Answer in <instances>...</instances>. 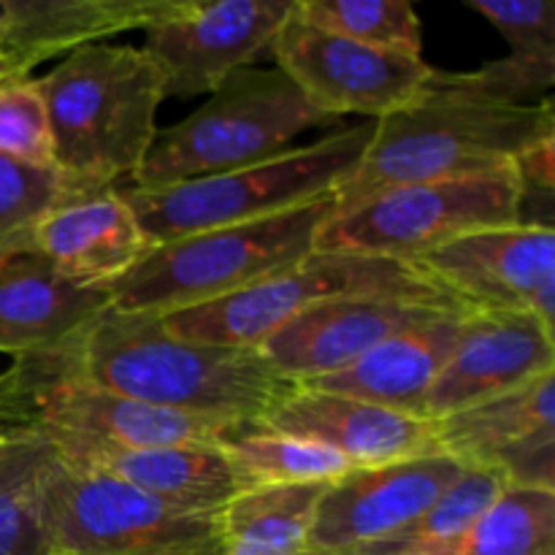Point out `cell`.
Returning <instances> with one entry per match:
<instances>
[{"label": "cell", "mask_w": 555, "mask_h": 555, "mask_svg": "<svg viewBox=\"0 0 555 555\" xmlns=\"http://www.w3.org/2000/svg\"><path fill=\"white\" fill-rule=\"evenodd\" d=\"M54 168L90 188L133 179L157 135L163 74L141 47L87 43L47 76Z\"/></svg>", "instance_id": "obj_3"}, {"label": "cell", "mask_w": 555, "mask_h": 555, "mask_svg": "<svg viewBox=\"0 0 555 555\" xmlns=\"http://www.w3.org/2000/svg\"><path fill=\"white\" fill-rule=\"evenodd\" d=\"M551 133V98L507 106L426 87L415 103L374 122L366 155L336 190V215L385 190L502 171L515 166L526 146Z\"/></svg>", "instance_id": "obj_2"}, {"label": "cell", "mask_w": 555, "mask_h": 555, "mask_svg": "<svg viewBox=\"0 0 555 555\" xmlns=\"http://www.w3.org/2000/svg\"><path fill=\"white\" fill-rule=\"evenodd\" d=\"M0 20H3V0H0Z\"/></svg>", "instance_id": "obj_35"}, {"label": "cell", "mask_w": 555, "mask_h": 555, "mask_svg": "<svg viewBox=\"0 0 555 555\" xmlns=\"http://www.w3.org/2000/svg\"><path fill=\"white\" fill-rule=\"evenodd\" d=\"M222 453L242 477L244 488L304 486V482H334L352 469L341 455L323 444L304 442L285 434L266 431L255 423L242 426L220 442Z\"/></svg>", "instance_id": "obj_26"}, {"label": "cell", "mask_w": 555, "mask_h": 555, "mask_svg": "<svg viewBox=\"0 0 555 555\" xmlns=\"http://www.w3.org/2000/svg\"><path fill=\"white\" fill-rule=\"evenodd\" d=\"M57 455L81 469L117 477L184 513L217 515L238 493L247 491L228 455L215 442L146 450L76 448L57 450Z\"/></svg>", "instance_id": "obj_21"}, {"label": "cell", "mask_w": 555, "mask_h": 555, "mask_svg": "<svg viewBox=\"0 0 555 555\" xmlns=\"http://www.w3.org/2000/svg\"><path fill=\"white\" fill-rule=\"evenodd\" d=\"M298 555H372L366 551H304Z\"/></svg>", "instance_id": "obj_34"}, {"label": "cell", "mask_w": 555, "mask_h": 555, "mask_svg": "<svg viewBox=\"0 0 555 555\" xmlns=\"http://www.w3.org/2000/svg\"><path fill=\"white\" fill-rule=\"evenodd\" d=\"M52 455L54 444L43 431L0 455V555H52L38 507Z\"/></svg>", "instance_id": "obj_28"}, {"label": "cell", "mask_w": 555, "mask_h": 555, "mask_svg": "<svg viewBox=\"0 0 555 555\" xmlns=\"http://www.w3.org/2000/svg\"><path fill=\"white\" fill-rule=\"evenodd\" d=\"M469 312L448 314V318L393 336L341 372L325 374V377L309 379L301 385L423 417L428 390L434 388L444 363L453 356L461 323Z\"/></svg>", "instance_id": "obj_22"}, {"label": "cell", "mask_w": 555, "mask_h": 555, "mask_svg": "<svg viewBox=\"0 0 555 555\" xmlns=\"http://www.w3.org/2000/svg\"><path fill=\"white\" fill-rule=\"evenodd\" d=\"M74 377L160 410L255 423L296 383L271 369L258 347L177 339L160 314L108 307L57 347Z\"/></svg>", "instance_id": "obj_1"}, {"label": "cell", "mask_w": 555, "mask_h": 555, "mask_svg": "<svg viewBox=\"0 0 555 555\" xmlns=\"http://www.w3.org/2000/svg\"><path fill=\"white\" fill-rule=\"evenodd\" d=\"M518 168L385 190L318 233L314 253H350L417 263L466 233L520 222Z\"/></svg>", "instance_id": "obj_9"}, {"label": "cell", "mask_w": 555, "mask_h": 555, "mask_svg": "<svg viewBox=\"0 0 555 555\" xmlns=\"http://www.w3.org/2000/svg\"><path fill=\"white\" fill-rule=\"evenodd\" d=\"M455 298L415 263L350 253H312L293 269L258 282L236 296L160 314L177 339L220 347H258L293 318L339 298Z\"/></svg>", "instance_id": "obj_8"}, {"label": "cell", "mask_w": 555, "mask_h": 555, "mask_svg": "<svg viewBox=\"0 0 555 555\" xmlns=\"http://www.w3.org/2000/svg\"><path fill=\"white\" fill-rule=\"evenodd\" d=\"M296 0H173L144 27V52L163 74L166 98L215 92L274 43Z\"/></svg>", "instance_id": "obj_12"}, {"label": "cell", "mask_w": 555, "mask_h": 555, "mask_svg": "<svg viewBox=\"0 0 555 555\" xmlns=\"http://www.w3.org/2000/svg\"><path fill=\"white\" fill-rule=\"evenodd\" d=\"M417 269L472 309H520L553 328L555 231L515 222L466 233Z\"/></svg>", "instance_id": "obj_14"}, {"label": "cell", "mask_w": 555, "mask_h": 555, "mask_svg": "<svg viewBox=\"0 0 555 555\" xmlns=\"http://www.w3.org/2000/svg\"><path fill=\"white\" fill-rule=\"evenodd\" d=\"M90 184L65 177L57 168H36L0 155V271L27 258L38 222Z\"/></svg>", "instance_id": "obj_27"}, {"label": "cell", "mask_w": 555, "mask_h": 555, "mask_svg": "<svg viewBox=\"0 0 555 555\" xmlns=\"http://www.w3.org/2000/svg\"><path fill=\"white\" fill-rule=\"evenodd\" d=\"M269 54L318 112L339 122L345 114L377 122L401 112L423 95L434 70L423 57L379 52L323 30L304 20L296 5L282 22Z\"/></svg>", "instance_id": "obj_10"}, {"label": "cell", "mask_w": 555, "mask_h": 555, "mask_svg": "<svg viewBox=\"0 0 555 555\" xmlns=\"http://www.w3.org/2000/svg\"><path fill=\"white\" fill-rule=\"evenodd\" d=\"M507 491V482L499 472L480 469V466H466L459 480L421 515L412 526L374 547H361L372 555H396L410 547L434 545V542L450 540L469 529L488 507L496 504V499Z\"/></svg>", "instance_id": "obj_30"}, {"label": "cell", "mask_w": 555, "mask_h": 555, "mask_svg": "<svg viewBox=\"0 0 555 555\" xmlns=\"http://www.w3.org/2000/svg\"><path fill=\"white\" fill-rule=\"evenodd\" d=\"M469 309L459 298H339L293 318L266 336L258 352L280 377L301 385L341 372L393 336Z\"/></svg>", "instance_id": "obj_13"}, {"label": "cell", "mask_w": 555, "mask_h": 555, "mask_svg": "<svg viewBox=\"0 0 555 555\" xmlns=\"http://www.w3.org/2000/svg\"><path fill=\"white\" fill-rule=\"evenodd\" d=\"M312 25L379 52L423 57L421 20L410 0H296Z\"/></svg>", "instance_id": "obj_29"}, {"label": "cell", "mask_w": 555, "mask_h": 555, "mask_svg": "<svg viewBox=\"0 0 555 555\" xmlns=\"http://www.w3.org/2000/svg\"><path fill=\"white\" fill-rule=\"evenodd\" d=\"M334 215L336 198L331 195L258 222L155 244L128 274L106 287L112 307L171 314L236 296L307 260L320 228Z\"/></svg>", "instance_id": "obj_5"}, {"label": "cell", "mask_w": 555, "mask_h": 555, "mask_svg": "<svg viewBox=\"0 0 555 555\" xmlns=\"http://www.w3.org/2000/svg\"><path fill=\"white\" fill-rule=\"evenodd\" d=\"M331 482L266 486L238 493L222 509V555H298Z\"/></svg>", "instance_id": "obj_24"}, {"label": "cell", "mask_w": 555, "mask_h": 555, "mask_svg": "<svg viewBox=\"0 0 555 555\" xmlns=\"http://www.w3.org/2000/svg\"><path fill=\"white\" fill-rule=\"evenodd\" d=\"M173 0H3L0 76L30 74L54 54L144 30Z\"/></svg>", "instance_id": "obj_20"}, {"label": "cell", "mask_w": 555, "mask_h": 555, "mask_svg": "<svg viewBox=\"0 0 555 555\" xmlns=\"http://www.w3.org/2000/svg\"><path fill=\"white\" fill-rule=\"evenodd\" d=\"M336 122L339 119L318 112L276 65H247L233 70L198 112L157 130L130 182L160 188L236 171L287 152L304 130Z\"/></svg>", "instance_id": "obj_6"}, {"label": "cell", "mask_w": 555, "mask_h": 555, "mask_svg": "<svg viewBox=\"0 0 555 555\" xmlns=\"http://www.w3.org/2000/svg\"><path fill=\"white\" fill-rule=\"evenodd\" d=\"M108 307L106 287H81L33 258L14 260L0 271V352L16 361L57 350Z\"/></svg>", "instance_id": "obj_23"}, {"label": "cell", "mask_w": 555, "mask_h": 555, "mask_svg": "<svg viewBox=\"0 0 555 555\" xmlns=\"http://www.w3.org/2000/svg\"><path fill=\"white\" fill-rule=\"evenodd\" d=\"M464 469V464L439 450L383 466H352L320 499L309 531V551H361L393 540Z\"/></svg>", "instance_id": "obj_15"}, {"label": "cell", "mask_w": 555, "mask_h": 555, "mask_svg": "<svg viewBox=\"0 0 555 555\" xmlns=\"http://www.w3.org/2000/svg\"><path fill=\"white\" fill-rule=\"evenodd\" d=\"M0 155L25 166L54 168L47 101L33 74L0 76Z\"/></svg>", "instance_id": "obj_31"}, {"label": "cell", "mask_w": 555, "mask_h": 555, "mask_svg": "<svg viewBox=\"0 0 555 555\" xmlns=\"http://www.w3.org/2000/svg\"><path fill=\"white\" fill-rule=\"evenodd\" d=\"M49 551L57 555H222L220 515L184 513L108 477L49 459L38 488Z\"/></svg>", "instance_id": "obj_7"}, {"label": "cell", "mask_w": 555, "mask_h": 555, "mask_svg": "<svg viewBox=\"0 0 555 555\" xmlns=\"http://www.w3.org/2000/svg\"><path fill=\"white\" fill-rule=\"evenodd\" d=\"M434 444L459 464L499 472L507 488L555 491V372L434 421Z\"/></svg>", "instance_id": "obj_16"}, {"label": "cell", "mask_w": 555, "mask_h": 555, "mask_svg": "<svg viewBox=\"0 0 555 555\" xmlns=\"http://www.w3.org/2000/svg\"><path fill=\"white\" fill-rule=\"evenodd\" d=\"M255 426L323 444L350 466H383L437 453L434 423L369 401L293 385Z\"/></svg>", "instance_id": "obj_18"}, {"label": "cell", "mask_w": 555, "mask_h": 555, "mask_svg": "<svg viewBox=\"0 0 555 555\" xmlns=\"http://www.w3.org/2000/svg\"><path fill=\"white\" fill-rule=\"evenodd\" d=\"M52 555H57V553H52Z\"/></svg>", "instance_id": "obj_36"}, {"label": "cell", "mask_w": 555, "mask_h": 555, "mask_svg": "<svg viewBox=\"0 0 555 555\" xmlns=\"http://www.w3.org/2000/svg\"><path fill=\"white\" fill-rule=\"evenodd\" d=\"M486 16L509 43L520 63L555 68V3L553 0H466Z\"/></svg>", "instance_id": "obj_32"}, {"label": "cell", "mask_w": 555, "mask_h": 555, "mask_svg": "<svg viewBox=\"0 0 555 555\" xmlns=\"http://www.w3.org/2000/svg\"><path fill=\"white\" fill-rule=\"evenodd\" d=\"M396 555H555V491L507 488L461 534Z\"/></svg>", "instance_id": "obj_25"}, {"label": "cell", "mask_w": 555, "mask_h": 555, "mask_svg": "<svg viewBox=\"0 0 555 555\" xmlns=\"http://www.w3.org/2000/svg\"><path fill=\"white\" fill-rule=\"evenodd\" d=\"M374 122L345 125L301 150L255 166L160 188H119L141 231L155 244L190 233L258 222L336 195L372 144Z\"/></svg>", "instance_id": "obj_4"}, {"label": "cell", "mask_w": 555, "mask_h": 555, "mask_svg": "<svg viewBox=\"0 0 555 555\" xmlns=\"http://www.w3.org/2000/svg\"><path fill=\"white\" fill-rule=\"evenodd\" d=\"M41 434L36 410V369L30 358H16L0 372V455Z\"/></svg>", "instance_id": "obj_33"}, {"label": "cell", "mask_w": 555, "mask_h": 555, "mask_svg": "<svg viewBox=\"0 0 555 555\" xmlns=\"http://www.w3.org/2000/svg\"><path fill=\"white\" fill-rule=\"evenodd\" d=\"M152 249L119 188H98L54 206L30 238L27 258L81 287H108Z\"/></svg>", "instance_id": "obj_19"}, {"label": "cell", "mask_w": 555, "mask_h": 555, "mask_svg": "<svg viewBox=\"0 0 555 555\" xmlns=\"http://www.w3.org/2000/svg\"><path fill=\"white\" fill-rule=\"evenodd\" d=\"M547 372H555L551 325L520 309H472L461 323L453 356L428 390L423 417L442 421Z\"/></svg>", "instance_id": "obj_17"}, {"label": "cell", "mask_w": 555, "mask_h": 555, "mask_svg": "<svg viewBox=\"0 0 555 555\" xmlns=\"http://www.w3.org/2000/svg\"><path fill=\"white\" fill-rule=\"evenodd\" d=\"M27 358L36 369L38 421L54 450H146L201 442L220 444L233 431L249 426V423L160 410V406H150L128 396L108 393L74 377L63 366L57 350Z\"/></svg>", "instance_id": "obj_11"}]
</instances>
